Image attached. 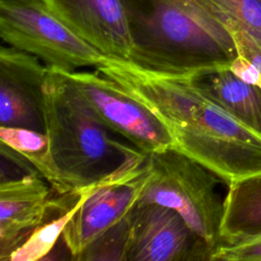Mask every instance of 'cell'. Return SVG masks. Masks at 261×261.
<instances>
[{
    "label": "cell",
    "mask_w": 261,
    "mask_h": 261,
    "mask_svg": "<svg viewBox=\"0 0 261 261\" xmlns=\"http://www.w3.org/2000/svg\"><path fill=\"white\" fill-rule=\"evenodd\" d=\"M63 72L76 85L92 109L112 133L126 139L146 154L174 147L169 130L153 113L96 69Z\"/></svg>",
    "instance_id": "52a82bcc"
},
{
    "label": "cell",
    "mask_w": 261,
    "mask_h": 261,
    "mask_svg": "<svg viewBox=\"0 0 261 261\" xmlns=\"http://www.w3.org/2000/svg\"><path fill=\"white\" fill-rule=\"evenodd\" d=\"M225 29L241 28L261 44V0H191Z\"/></svg>",
    "instance_id": "9a60e30c"
},
{
    "label": "cell",
    "mask_w": 261,
    "mask_h": 261,
    "mask_svg": "<svg viewBox=\"0 0 261 261\" xmlns=\"http://www.w3.org/2000/svg\"><path fill=\"white\" fill-rule=\"evenodd\" d=\"M195 81L216 104L261 134V89L247 84L228 68L195 73Z\"/></svg>",
    "instance_id": "7c38bea8"
},
{
    "label": "cell",
    "mask_w": 261,
    "mask_h": 261,
    "mask_svg": "<svg viewBox=\"0 0 261 261\" xmlns=\"http://www.w3.org/2000/svg\"><path fill=\"white\" fill-rule=\"evenodd\" d=\"M124 261L211 260V250L169 207L136 204L127 217Z\"/></svg>",
    "instance_id": "ba28073f"
},
{
    "label": "cell",
    "mask_w": 261,
    "mask_h": 261,
    "mask_svg": "<svg viewBox=\"0 0 261 261\" xmlns=\"http://www.w3.org/2000/svg\"><path fill=\"white\" fill-rule=\"evenodd\" d=\"M227 31L233 40L237 54L249 60L261 70V44L244 29L233 27L227 29Z\"/></svg>",
    "instance_id": "ac0fdd59"
},
{
    "label": "cell",
    "mask_w": 261,
    "mask_h": 261,
    "mask_svg": "<svg viewBox=\"0 0 261 261\" xmlns=\"http://www.w3.org/2000/svg\"><path fill=\"white\" fill-rule=\"evenodd\" d=\"M39 172L0 182V260L10 255L43 222L52 208L72 206L71 196L53 200Z\"/></svg>",
    "instance_id": "30bf717a"
},
{
    "label": "cell",
    "mask_w": 261,
    "mask_h": 261,
    "mask_svg": "<svg viewBox=\"0 0 261 261\" xmlns=\"http://www.w3.org/2000/svg\"><path fill=\"white\" fill-rule=\"evenodd\" d=\"M148 163L150 174L138 204L155 203L174 209L213 254L221 244L223 200L216 187L223 180L173 148L148 154Z\"/></svg>",
    "instance_id": "277c9868"
},
{
    "label": "cell",
    "mask_w": 261,
    "mask_h": 261,
    "mask_svg": "<svg viewBox=\"0 0 261 261\" xmlns=\"http://www.w3.org/2000/svg\"><path fill=\"white\" fill-rule=\"evenodd\" d=\"M150 174L148 154L137 150L111 173L79 189L81 203L62 239L71 259L81 255L136 206Z\"/></svg>",
    "instance_id": "8992f818"
},
{
    "label": "cell",
    "mask_w": 261,
    "mask_h": 261,
    "mask_svg": "<svg viewBox=\"0 0 261 261\" xmlns=\"http://www.w3.org/2000/svg\"><path fill=\"white\" fill-rule=\"evenodd\" d=\"M95 68L165 125L173 149L213 171L227 186L261 172V134L212 101L195 81V73L154 70L107 56Z\"/></svg>",
    "instance_id": "6da1fadb"
},
{
    "label": "cell",
    "mask_w": 261,
    "mask_h": 261,
    "mask_svg": "<svg viewBox=\"0 0 261 261\" xmlns=\"http://www.w3.org/2000/svg\"><path fill=\"white\" fill-rule=\"evenodd\" d=\"M227 187L220 224L221 244H233L261 233V172Z\"/></svg>",
    "instance_id": "4fadbf2b"
},
{
    "label": "cell",
    "mask_w": 261,
    "mask_h": 261,
    "mask_svg": "<svg viewBox=\"0 0 261 261\" xmlns=\"http://www.w3.org/2000/svg\"><path fill=\"white\" fill-rule=\"evenodd\" d=\"M79 197L75 203L65 210L62 214L50 221L43 222L38 226L30 237L10 255L8 261H38L44 259L53 249L58 238L77 209L82 195L77 190Z\"/></svg>",
    "instance_id": "2e32d148"
},
{
    "label": "cell",
    "mask_w": 261,
    "mask_h": 261,
    "mask_svg": "<svg viewBox=\"0 0 261 261\" xmlns=\"http://www.w3.org/2000/svg\"><path fill=\"white\" fill-rule=\"evenodd\" d=\"M43 117L53 158L72 192L111 173L139 150L114 140L76 85L51 67L43 85Z\"/></svg>",
    "instance_id": "3957f363"
},
{
    "label": "cell",
    "mask_w": 261,
    "mask_h": 261,
    "mask_svg": "<svg viewBox=\"0 0 261 261\" xmlns=\"http://www.w3.org/2000/svg\"><path fill=\"white\" fill-rule=\"evenodd\" d=\"M0 142L31 163L60 196L72 193L55 163L45 132L1 125Z\"/></svg>",
    "instance_id": "5bb4252c"
},
{
    "label": "cell",
    "mask_w": 261,
    "mask_h": 261,
    "mask_svg": "<svg viewBox=\"0 0 261 261\" xmlns=\"http://www.w3.org/2000/svg\"><path fill=\"white\" fill-rule=\"evenodd\" d=\"M211 260L261 261V233L233 244L219 245Z\"/></svg>",
    "instance_id": "e0dca14e"
},
{
    "label": "cell",
    "mask_w": 261,
    "mask_h": 261,
    "mask_svg": "<svg viewBox=\"0 0 261 261\" xmlns=\"http://www.w3.org/2000/svg\"><path fill=\"white\" fill-rule=\"evenodd\" d=\"M47 69L33 54L11 46L1 47V125L45 132L43 85Z\"/></svg>",
    "instance_id": "9c48e42d"
},
{
    "label": "cell",
    "mask_w": 261,
    "mask_h": 261,
    "mask_svg": "<svg viewBox=\"0 0 261 261\" xmlns=\"http://www.w3.org/2000/svg\"><path fill=\"white\" fill-rule=\"evenodd\" d=\"M130 61L167 72L228 68L237 57L229 32L191 0H122Z\"/></svg>",
    "instance_id": "7a4b0ae2"
},
{
    "label": "cell",
    "mask_w": 261,
    "mask_h": 261,
    "mask_svg": "<svg viewBox=\"0 0 261 261\" xmlns=\"http://www.w3.org/2000/svg\"><path fill=\"white\" fill-rule=\"evenodd\" d=\"M0 37L65 72L96 67L105 56L68 29L45 0H0Z\"/></svg>",
    "instance_id": "5b68a950"
},
{
    "label": "cell",
    "mask_w": 261,
    "mask_h": 261,
    "mask_svg": "<svg viewBox=\"0 0 261 261\" xmlns=\"http://www.w3.org/2000/svg\"><path fill=\"white\" fill-rule=\"evenodd\" d=\"M75 35L112 58L130 59L132 39L122 0H45Z\"/></svg>",
    "instance_id": "8fae6325"
},
{
    "label": "cell",
    "mask_w": 261,
    "mask_h": 261,
    "mask_svg": "<svg viewBox=\"0 0 261 261\" xmlns=\"http://www.w3.org/2000/svg\"><path fill=\"white\" fill-rule=\"evenodd\" d=\"M228 69L243 82L261 89V70L244 57L237 55Z\"/></svg>",
    "instance_id": "d6986e66"
}]
</instances>
